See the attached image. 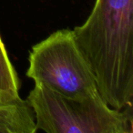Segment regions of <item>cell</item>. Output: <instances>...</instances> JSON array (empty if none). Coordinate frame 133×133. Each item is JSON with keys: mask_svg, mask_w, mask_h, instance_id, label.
Segmentation results:
<instances>
[{"mask_svg": "<svg viewBox=\"0 0 133 133\" xmlns=\"http://www.w3.org/2000/svg\"><path fill=\"white\" fill-rule=\"evenodd\" d=\"M21 82L0 36V89L19 95Z\"/></svg>", "mask_w": 133, "mask_h": 133, "instance_id": "5b68a950", "label": "cell"}, {"mask_svg": "<svg viewBox=\"0 0 133 133\" xmlns=\"http://www.w3.org/2000/svg\"><path fill=\"white\" fill-rule=\"evenodd\" d=\"M28 62L26 77L35 83L75 99L101 96L90 64L69 28L34 45Z\"/></svg>", "mask_w": 133, "mask_h": 133, "instance_id": "3957f363", "label": "cell"}, {"mask_svg": "<svg viewBox=\"0 0 133 133\" xmlns=\"http://www.w3.org/2000/svg\"><path fill=\"white\" fill-rule=\"evenodd\" d=\"M35 116L26 100L0 107V133H35Z\"/></svg>", "mask_w": 133, "mask_h": 133, "instance_id": "277c9868", "label": "cell"}, {"mask_svg": "<svg viewBox=\"0 0 133 133\" xmlns=\"http://www.w3.org/2000/svg\"><path fill=\"white\" fill-rule=\"evenodd\" d=\"M26 101L37 129L48 133L133 132L132 110L113 109L101 96L75 99L35 83Z\"/></svg>", "mask_w": 133, "mask_h": 133, "instance_id": "7a4b0ae2", "label": "cell"}, {"mask_svg": "<svg viewBox=\"0 0 133 133\" xmlns=\"http://www.w3.org/2000/svg\"><path fill=\"white\" fill-rule=\"evenodd\" d=\"M73 32L104 100L115 109L132 110L133 0H96Z\"/></svg>", "mask_w": 133, "mask_h": 133, "instance_id": "6da1fadb", "label": "cell"}, {"mask_svg": "<svg viewBox=\"0 0 133 133\" xmlns=\"http://www.w3.org/2000/svg\"><path fill=\"white\" fill-rule=\"evenodd\" d=\"M24 99L20 98L19 95L12 94L10 92L0 89V107H4L8 105H13V104H18L22 102Z\"/></svg>", "mask_w": 133, "mask_h": 133, "instance_id": "8992f818", "label": "cell"}]
</instances>
